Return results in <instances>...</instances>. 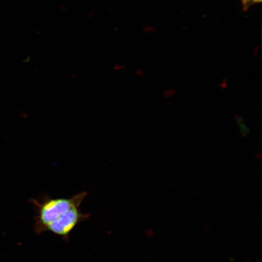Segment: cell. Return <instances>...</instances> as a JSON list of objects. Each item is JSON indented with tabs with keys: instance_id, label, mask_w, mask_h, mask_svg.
<instances>
[{
	"instance_id": "cell-2",
	"label": "cell",
	"mask_w": 262,
	"mask_h": 262,
	"mask_svg": "<svg viewBox=\"0 0 262 262\" xmlns=\"http://www.w3.org/2000/svg\"><path fill=\"white\" fill-rule=\"evenodd\" d=\"M90 214H84L81 211L80 206H77L66 212L47 228L46 232H52L58 236L68 241L70 234L78 224L89 219Z\"/></svg>"
},
{
	"instance_id": "cell-4",
	"label": "cell",
	"mask_w": 262,
	"mask_h": 262,
	"mask_svg": "<svg viewBox=\"0 0 262 262\" xmlns=\"http://www.w3.org/2000/svg\"><path fill=\"white\" fill-rule=\"evenodd\" d=\"M261 0H242L244 3V6H248V5H251L255 4V3H258L261 2Z\"/></svg>"
},
{
	"instance_id": "cell-1",
	"label": "cell",
	"mask_w": 262,
	"mask_h": 262,
	"mask_svg": "<svg viewBox=\"0 0 262 262\" xmlns=\"http://www.w3.org/2000/svg\"><path fill=\"white\" fill-rule=\"evenodd\" d=\"M88 195L81 192L67 199H52L48 194L38 199H31L36 215L34 217V230L35 234L46 232L48 226L72 208L80 206Z\"/></svg>"
},
{
	"instance_id": "cell-3",
	"label": "cell",
	"mask_w": 262,
	"mask_h": 262,
	"mask_svg": "<svg viewBox=\"0 0 262 262\" xmlns=\"http://www.w3.org/2000/svg\"><path fill=\"white\" fill-rule=\"evenodd\" d=\"M237 122L239 124V126H241V130L242 135H247V134L249 133V129L247 126L245 125L244 119H242V117H237Z\"/></svg>"
}]
</instances>
